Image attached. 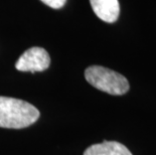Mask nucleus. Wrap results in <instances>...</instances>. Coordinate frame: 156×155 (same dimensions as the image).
<instances>
[{"instance_id": "1", "label": "nucleus", "mask_w": 156, "mask_h": 155, "mask_svg": "<svg viewBox=\"0 0 156 155\" xmlns=\"http://www.w3.org/2000/svg\"><path fill=\"white\" fill-rule=\"evenodd\" d=\"M39 111L28 102L0 96V127L21 129L39 118Z\"/></svg>"}, {"instance_id": "2", "label": "nucleus", "mask_w": 156, "mask_h": 155, "mask_svg": "<svg viewBox=\"0 0 156 155\" xmlns=\"http://www.w3.org/2000/svg\"><path fill=\"white\" fill-rule=\"evenodd\" d=\"M85 78L93 87L110 95H124L130 88L124 76L101 65L89 67L85 71Z\"/></svg>"}, {"instance_id": "3", "label": "nucleus", "mask_w": 156, "mask_h": 155, "mask_svg": "<svg viewBox=\"0 0 156 155\" xmlns=\"http://www.w3.org/2000/svg\"><path fill=\"white\" fill-rule=\"evenodd\" d=\"M51 58L42 48H31L20 55L16 62L15 68L20 72H44L48 69Z\"/></svg>"}, {"instance_id": "4", "label": "nucleus", "mask_w": 156, "mask_h": 155, "mask_svg": "<svg viewBox=\"0 0 156 155\" xmlns=\"http://www.w3.org/2000/svg\"><path fill=\"white\" fill-rule=\"evenodd\" d=\"M95 14L103 21L113 23L118 19L120 5L118 0H90Z\"/></svg>"}, {"instance_id": "5", "label": "nucleus", "mask_w": 156, "mask_h": 155, "mask_svg": "<svg viewBox=\"0 0 156 155\" xmlns=\"http://www.w3.org/2000/svg\"><path fill=\"white\" fill-rule=\"evenodd\" d=\"M84 155H132L125 145L117 141H104L88 147Z\"/></svg>"}, {"instance_id": "6", "label": "nucleus", "mask_w": 156, "mask_h": 155, "mask_svg": "<svg viewBox=\"0 0 156 155\" xmlns=\"http://www.w3.org/2000/svg\"><path fill=\"white\" fill-rule=\"evenodd\" d=\"M41 1L44 2V4H46L48 6H49V7L58 9L66 4L67 0H41Z\"/></svg>"}]
</instances>
